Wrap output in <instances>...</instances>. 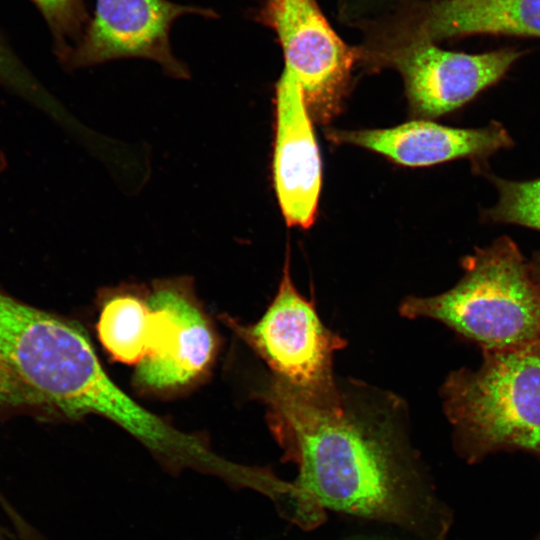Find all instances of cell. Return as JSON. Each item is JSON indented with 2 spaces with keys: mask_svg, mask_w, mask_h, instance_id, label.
I'll use <instances>...</instances> for the list:
<instances>
[{
  "mask_svg": "<svg viewBox=\"0 0 540 540\" xmlns=\"http://www.w3.org/2000/svg\"><path fill=\"white\" fill-rule=\"evenodd\" d=\"M261 398L283 460L298 470L291 483L303 528L319 525L329 509L418 540L446 538L452 513L412 447L396 396L358 382L306 391L272 375Z\"/></svg>",
  "mask_w": 540,
  "mask_h": 540,
  "instance_id": "1",
  "label": "cell"
},
{
  "mask_svg": "<svg viewBox=\"0 0 540 540\" xmlns=\"http://www.w3.org/2000/svg\"><path fill=\"white\" fill-rule=\"evenodd\" d=\"M442 397L454 446L469 463L500 451L540 457V340L484 351L478 369L450 373Z\"/></svg>",
  "mask_w": 540,
  "mask_h": 540,
  "instance_id": "2",
  "label": "cell"
},
{
  "mask_svg": "<svg viewBox=\"0 0 540 540\" xmlns=\"http://www.w3.org/2000/svg\"><path fill=\"white\" fill-rule=\"evenodd\" d=\"M462 265L464 275L454 287L435 296L406 298L402 316L437 320L483 351L540 340V289L514 241L503 236L476 248Z\"/></svg>",
  "mask_w": 540,
  "mask_h": 540,
  "instance_id": "3",
  "label": "cell"
},
{
  "mask_svg": "<svg viewBox=\"0 0 540 540\" xmlns=\"http://www.w3.org/2000/svg\"><path fill=\"white\" fill-rule=\"evenodd\" d=\"M85 337L67 318L0 290V420L61 421L64 383Z\"/></svg>",
  "mask_w": 540,
  "mask_h": 540,
  "instance_id": "4",
  "label": "cell"
},
{
  "mask_svg": "<svg viewBox=\"0 0 540 540\" xmlns=\"http://www.w3.org/2000/svg\"><path fill=\"white\" fill-rule=\"evenodd\" d=\"M286 260L278 291L262 317L252 325L232 324L274 377L302 390L326 391L337 383L334 353L347 343L322 323L313 302L296 289Z\"/></svg>",
  "mask_w": 540,
  "mask_h": 540,
  "instance_id": "5",
  "label": "cell"
},
{
  "mask_svg": "<svg viewBox=\"0 0 540 540\" xmlns=\"http://www.w3.org/2000/svg\"><path fill=\"white\" fill-rule=\"evenodd\" d=\"M261 16L277 35L284 70L301 87L311 118L328 124L340 112L358 54L333 30L315 0H267Z\"/></svg>",
  "mask_w": 540,
  "mask_h": 540,
  "instance_id": "6",
  "label": "cell"
},
{
  "mask_svg": "<svg viewBox=\"0 0 540 540\" xmlns=\"http://www.w3.org/2000/svg\"><path fill=\"white\" fill-rule=\"evenodd\" d=\"M522 55L507 48L468 54L417 40L383 45L370 52L369 58L396 69L412 114L431 120L461 108L496 84Z\"/></svg>",
  "mask_w": 540,
  "mask_h": 540,
  "instance_id": "7",
  "label": "cell"
},
{
  "mask_svg": "<svg viewBox=\"0 0 540 540\" xmlns=\"http://www.w3.org/2000/svg\"><path fill=\"white\" fill-rule=\"evenodd\" d=\"M187 14L218 17L212 9L169 0H96L81 38L60 62L79 69L144 58L158 63L171 77L188 78V68L174 56L169 40L173 23Z\"/></svg>",
  "mask_w": 540,
  "mask_h": 540,
  "instance_id": "8",
  "label": "cell"
},
{
  "mask_svg": "<svg viewBox=\"0 0 540 540\" xmlns=\"http://www.w3.org/2000/svg\"><path fill=\"white\" fill-rule=\"evenodd\" d=\"M311 119L301 87L283 70L275 90L273 183L286 223L304 229L315 220L322 180Z\"/></svg>",
  "mask_w": 540,
  "mask_h": 540,
  "instance_id": "9",
  "label": "cell"
},
{
  "mask_svg": "<svg viewBox=\"0 0 540 540\" xmlns=\"http://www.w3.org/2000/svg\"><path fill=\"white\" fill-rule=\"evenodd\" d=\"M328 138L374 151L409 167L469 159L476 172L484 169L490 156L514 145L507 129L495 121L478 128H455L416 119L385 129L331 130Z\"/></svg>",
  "mask_w": 540,
  "mask_h": 540,
  "instance_id": "10",
  "label": "cell"
},
{
  "mask_svg": "<svg viewBox=\"0 0 540 540\" xmlns=\"http://www.w3.org/2000/svg\"><path fill=\"white\" fill-rule=\"evenodd\" d=\"M147 300L161 310L163 327L155 350L137 364L135 381L153 391L184 387L212 361L215 338L211 326L193 297L179 285L157 286Z\"/></svg>",
  "mask_w": 540,
  "mask_h": 540,
  "instance_id": "11",
  "label": "cell"
},
{
  "mask_svg": "<svg viewBox=\"0 0 540 540\" xmlns=\"http://www.w3.org/2000/svg\"><path fill=\"white\" fill-rule=\"evenodd\" d=\"M473 34L540 37V0H436L396 40L435 42Z\"/></svg>",
  "mask_w": 540,
  "mask_h": 540,
  "instance_id": "12",
  "label": "cell"
},
{
  "mask_svg": "<svg viewBox=\"0 0 540 540\" xmlns=\"http://www.w3.org/2000/svg\"><path fill=\"white\" fill-rule=\"evenodd\" d=\"M161 326L158 309L147 300L122 294L104 303L97 331L102 345L115 360L138 364L156 347Z\"/></svg>",
  "mask_w": 540,
  "mask_h": 540,
  "instance_id": "13",
  "label": "cell"
},
{
  "mask_svg": "<svg viewBox=\"0 0 540 540\" xmlns=\"http://www.w3.org/2000/svg\"><path fill=\"white\" fill-rule=\"evenodd\" d=\"M493 183L498 199L481 212L484 222L513 224L540 231V177L514 181L481 170Z\"/></svg>",
  "mask_w": 540,
  "mask_h": 540,
  "instance_id": "14",
  "label": "cell"
},
{
  "mask_svg": "<svg viewBox=\"0 0 540 540\" xmlns=\"http://www.w3.org/2000/svg\"><path fill=\"white\" fill-rule=\"evenodd\" d=\"M0 88L56 120L66 114L0 35Z\"/></svg>",
  "mask_w": 540,
  "mask_h": 540,
  "instance_id": "15",
  "label": "cell"
},
{
  "mask_svg": "<svg viewBox=\"0 0 540 540\" xmlns=\"http://www.w3.org/2000/svg\"><path fill=\"white\" fill-rule=\"evenodd\" d=\"M51 32L59 61L77 44L89 22L84 0H31Z\"/></svg>",
  "mask_w": 540,
  "mask_h": 540,
  "instance_id": "16",
  "label": "cell"
},
{
  "mask_svg": "<svg viewBox=\"0 0 540 540\" xmlns=\"http://www.w3.org/2000/svg\"><path fill=\"white\" fill-rule=\"evenodd\" d=\"M528 264L532 278L540 289V251L534 254L533 259Z\"/></svg>",
  "mask_w": 540,
  "mask_h": 540,
  "instance_id": "17",
  "label": "cell"
},
{
  "mask_svg": "<svg viewBox=\"0 0 540 540\" xmlns=\"http://www.w3.org/2000/svg\"><path fill=\"white\" fill-rule=\"evenodd\" d=\"M7 165H8V162H7L6 155L2 147L0 146V179L5 172Z\"/></svg>",
  "mask_w": 540,
  "mask_h": 540,
  "instance_id": "18",
  "label": "cell"
},
{
  "mask_svg": "<svg viewBox=\"0 0 540 540\" xmlns=\"http://www.w3.org/2000/svg\"><path fill=\"white\" fill-rule=\"evenodd\" d=\"M351 540H383V539H372V538H355Z\"/></svg>",
  "mask_w": 540,
  "mask_h": 540,
  "instance_id": "19",
  "label": "cell"
}]
</instances>
